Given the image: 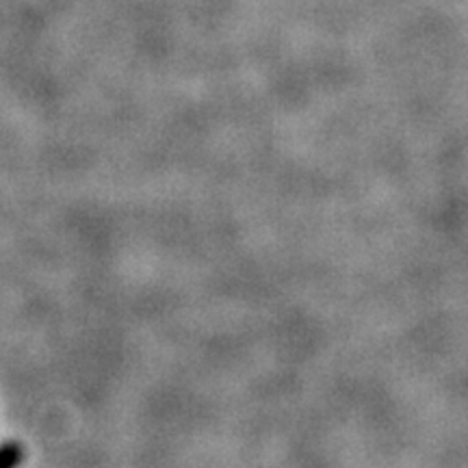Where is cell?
Wrapping results in <instances>:
<instances>
[{
    "label": "cell",
    "mask_w": 468,
    "mask_h": 468,
    "mask_svg": "<svg viewBox=\"0 0 468 468\" xmlns=\"http://www.w3.org/2000/svg\"><path fill=\"white\" fill-rule=\"evenodd\" d=\"M22 458H25V453H22L20 444L7 442L0 447V468H16Z\"/></svg>",
    "instance_id": "1"
}]
</instances>
